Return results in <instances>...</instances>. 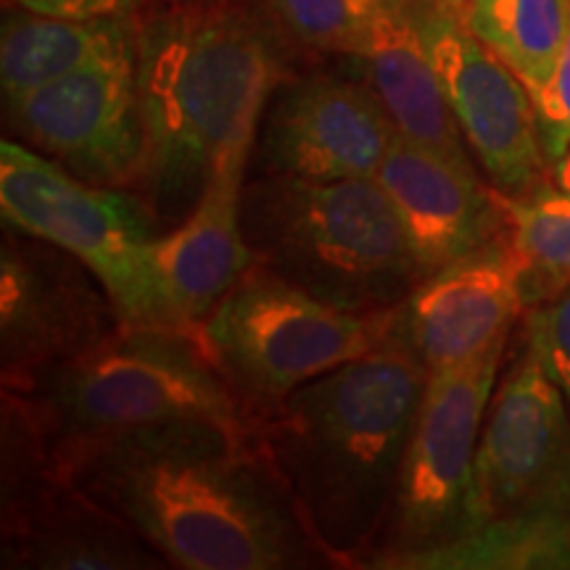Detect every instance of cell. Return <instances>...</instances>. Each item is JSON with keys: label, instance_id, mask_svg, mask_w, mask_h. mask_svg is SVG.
I'll list each match as a JSON object with an SVG mask.
<instances>
[{"label": "cell", "instance_id": "1", "mask_svg": "<svg viewBox=\"0 0 570 570\" xmlns=\"http://www.w3.org/2000/svg\"><path fill=\"white\" fill-rule=\"evenodd\" d=\"M77 491L169 566L277 570L331 562L277 479L259 431L169 423L48 452Z\"/></svg>", "mask_w": 570, "mask_h": 570}, {"label": "cell", "instance_id": "2", "mask_svg": "<svg viewBox=\"0 0 570 570\" xmlns=\"http://www.w3.org/2000/svg\"><path fill=\"white\" fill-rule=\"evenodd\" d=\"M288 42L246 3L154 0L138 17L140 196L156 217L190 212L227 164H248L288 82Z\"/></svg>", "mask_w": 570, "mask_h": 570}, {"label": "cell", "instance_id": "3", "mask_svg": "<svg viewBox=\"0 0 570 570\" xmlns=\"http://www.w3.org/2000/svg\"><path fill=\"white\" fill-rule=\"evenodd\" d=\"M428 377L389 336L298 386L256 425L298 518L336 566L370 558L386 529Z\"/></svg>", "mask_w": 570, "mask_h": 570}, {"label": "cell", "instance_id": "4", "mask_svg": "<svg viewBox=\"0 0 570 570\" xmlns=\"http://www.w3.org/2000/svg\"><path fill=\"white\" fill-rule=\"evenodd\" d=\"M240 227L256 265L320 302L386 312L420 283L415 256L375 177L244 183Z\"/></svg>", "mask_w": 570, "mask_h": 570}, {"label": "cell", "instance_id": "5", "mask_svg": "<svg viewBox=\"0 0 570 570\" xmlns=\"http://www.w3.org/2000/svg\"><path fill=\"white\" fill-rule=\"evenodd\" d=\"M48 452L169 423L259 431L190 331L122 327L92 352L3 391Z\"/></svg>", "mask_w": 570, "mask_h": 570}, {"label": "cell", "instance_id": "6", "mask_svg": "<svg viewBox=\"0 0 570 570\" xmlns=\"http://www.w3.org/2000/svg\"><path fill=\"white\" fill-rule=\"evenodd\" d=\"M394 309H341L254 265L198 323L196 336L259 425L298 386L383 344Z\"/></svg>", "mask_w": 570, "mask_h": 570}, {"label": "cell", "instance_id": "7", "mask_svg": "<svg viewBox=\"0 0 570 570\" xmlns=\"http://www.w3.org/2000/svg\"><path fill=\"white\" fill-rule=\"evenodd\" d=\"M504 344L428 377L377 560L428 566L483 531L475 460Z\"/></svg>", "mask_w": 570, "mask_h": 570}, {"label": "cell", "instance_id": "8", "mask_svg": "<svg viewBox=\"0 0 570 570\" xmlns=\"http://www.w3.org/2000/svg\"><path fill=\"white\" fill-rule=\"evenodd\" d=\"M3 223L48 240L88 265L109 291L122 327L138 302V259L156 238V217L142 196L71 175L21 142H0Z\"/></svg>", "mask_w": 570, "mask_h": 570}, {"label": "cell", "instance_id": "9", "mask_svg": "<svg viewBox=\"0 0 570 570\" xmlns=\"http://www.w3.org/2000/svg\"><path fill=\"white\" fill-rule=\"evenodd\" d=\"M3 568H161L169 562L53 468L30 420L3 399Z\"/></svg>", "mask_w": 570, "mask_h": 570}, {"label": "cell", "instance_id": "10", "mask_svg": "<svg viewBox=\"0 0 570 570\" xmlns=\"http://www.w3.org/2000/svg\"><path fill=\"white\" fill-rule=\"evenodd\" d=\"M122 331L109 291L63 248L6 225L0 246V370L19 391Z\"/></svg>", "mask_w": 570, "mask_h": 570}, {"label": "cell", "instance_id": "11", "mask_svg": "<svg viewBox=\"0 0 570 570\" xmlns=\"http://www.w3.org/2000/svg\"><path fill=\"white\" fill-rule=\"evenodd\" d=\"M475 481L483 531L570 518V407L529 348L491 399Z\"/></svg>", "mask_w": 570, "mask_h": 570}, {"label": "cell", "instance_id": "12", "mask_svg": "<svg viewBox=\"0 0 570 570\" xmlns=\"http://www.w3.org/2000/svg\"><path fill=\"white\" fill-rule=\"evenodd\" d=\"M412 19L470 151L497 190L529 194L547 167L531 90L439 0H412Z\"/></svg>", "mask_w": 570, "mask_h": 570}, {"label": "cell", "instance_id": "13", "mask_svg": "<svg viewBox=\"0 0 570 570\" xmlns=\"http://www.w3.org/2000/svg\"><path fill=\"white\" fill-rule=\"evenodd\" d=\"M6 109L17 132L71 175L109 188L140 185L138 46L42 85Z\"/></svg>", "mask_w": 570, "mask_h": 570}, {"label": "cell", "instance_id": "14", "mask_svg": "<svg viewBox=\"0 0 570 570\" xmlns=\"http://www.w3.org/2000/svg\"><path fill=\"white\" fill-rule=\"evenodd\" d=\"M246 164H227L175 230L148 240L138 259V302L127 327L190 331L256 265L240 227Z\"/></svg>", "mask_w": 570, "mask_h": 570}, {"label": "cell", "instance_id": "15", "mask_svg": "<svg viewBox=\"0 0 570 570\" xmlns=\"http://www.w3.org/2000/svg\"><path fill=\"white\" fill-rule=\"evenodd\" d=\"M259 130L267 175L302 180L375 177L399 135L377 96L356 77L304 75L281 85Z\"/></svg>", "mask_w": 570, "mask_h": 570}, {"label": "cell", "instance_id": "16", "mask_svg": "<svg viewBox=\"0 0 570 570\" xmlns=\"http://www.w3.org/2000/svg\"><path fill=\"white\" fill-rule=\"evenodd\" d=\"M525 306L523 269L499 238L420 281L394 309L391 336L423 362L428 375H436L504 344Z\"/></svg>", "mask_w": 570, "mask_h": 570}, {"label": "cell", "instance_id": "17", "mask_svg": "<svg viewBox=\"0 0 570 570\" xmlns=\"http://www.w3.org/2000/svg\"><path fill=\"white\" fill-rule=\"evenodd\" d=\"M375 180L386 190L415 256L420 281L481 252L504 235L499 190L475 167L399 138Z\"/></svg>", "mask_w": 570, "mask_h": 570}, {"label": "cell", "instance_id": "18", "mask_svg": "<svg viewBox=\"0 0 570 570\" xmlns=\"http://www.w3.org/2000/svg\"><path fill=\"white\" fill-rule=\"evenodd\" d=\"M352 75L375 92L402 140L444 154L473 167L465 138L441 88L436 69L420 38L412 6L383 21L352 56H344Z\"/></svg>", "mask_w": 570, "mask_h": 570}, {"label": "cell", "instance_id": "19", "mask_svg": "<svg viewBox=\"0 0 570 570\" xmlns=\"http://www.w3.org/2000/svg\"><path fill=\"white\" fill-rule=\"evenodd\" d=\"M135 46L138 17L59 19L9 9L0 30V85L6 104L92 61L135 51Z\"/></svg>", "mask_w": 570, "mask_h": 570}, {"label": "cell", "instance_id": "20", "mask_svg": "<svg viewBox=\"0 0 570 570\" xmlns=\"http://www.w3.org/2000/svg\"><path fill=\"white\" fill-rule=\"evenodd\" d=\"M462 24L539 92L552 80L570 32V0H470Z\"/></svg>", "mask_w": 570, "mask_h": 570}, {"label": "cell", "instance_id": "21", "mask_svg": "<svg viewBox=\"0 0 570 570\" xmlns=\"http://www.w3.org/2000/svg\"><path fill=\"white\" fill-rule=\"evenodd\" d=\"M504 235L523 269L525 298L544 302L570 285V194L558 185L539 183L523 196L499 190Z\"/></svg>", "mask_w": 570, "mask_h": 570}, {"label": "cell", "instance_id": "22", "mask_svg": "<svg viewBox=\"0 0 570 570\" xmlns=\"http://www.w3.org/2000/svg\"><path fill=\"white\" fill-rule=\"evenodd\" d=\"M410 6L412 0H259L288 46L336 56H352L383 21Z\"/></svg>", "mask_w": 570, "mask_h": 570}, {"label": "cell", "instance_id": "23", "mask_svg": "<svg viewBox=\"0 0 570 570\" xmlns=\"http://www.w3.org/2000/svg\"><path fill=\"white\" fill-rule=\"evenodd\" d=\"M525 348L562 391L570 407V285L531 304L525 317Z\"/></svg>", "mask_w": 570, "mask_h": 570}, {"label": "cell", "instance_id": "24", "mask_svg": "<svg viewBox=\"0 0 570 570\" xmlns=\"http://www.w3.org/2000/svg\"><path fill=\"white\" fill-rule=\"evenodd\" d=\"M533 106H537L541 148L550 167V161L558 159L570 142V32L552 80L533 92Z\"/></svg>", "mask_w": 570, "mask_h": 570}, {"label": "cell", "instance_id": "25", "mask_svg": "<svg viewBox=\"0 0 570 570\" xmlns=\"http://www.w3.org/2000/svg\"><path fill=\"white\" fill-rule=\"evenodd\" d=\"M6 9H21L59 19H132L154 0H3Z\"/></svg>", "mask_w": 570, "mask_h": 570}, {"label": "cell", "instance_id": "26", "mask_svg": "<svg viewBox=\"0 0 570 570\" xmlns=\"http://www.w3.org/2000/svg\"><path fill=\"white\" fill-rule=\"evenodd\" d=\"M550 169H552V183L566 190V194H570V142L562 148L558 159L550 161Z\"/></svg>", "mask_w": 570, "mask_h": 570}, {"label": "cell", "instance_id": "27", "mask_svg": "<svg viewBox=\"0 0 570 570\" xmlns=\"http://www.w3.org/2000/svg\"><path fill=\"white\" fill-rule=\"evenodd\" d=\"M439 3H444L446 9H452L454 13H460L470 3V0H439Z\"/></svg>", "mask_w": 570, "mask_h": 570}, {"label": "cell", "instance_id": "28", "mask_svg": "<svg viewBox=\"0 0 570 570\" xmlns=\"http://www.w3.org/2000/svg\"><path fill=\"white\" fill-rule=\"evenodd\" d=\"M180 3H206V6H214V3H246V0H180Z\"/></svg>", "mask_w": 570, "mask_h": 570}]
</instances>
